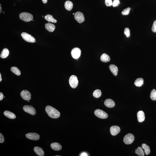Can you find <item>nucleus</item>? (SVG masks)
<instances>
[{
    "label": "nucleus",
    "instance_id": "1",
    "mask_svg": "<svg viewBox=\"0 0 156 156\" xmlns=\"http://www.w3.org/2000/svg\"><path fill=\"white\" fill-rule=\"evenodd\" d=\"M45 111L49 117L53 119H57L60 116V113L54 108L49 106H46Z\"/></svg>",
    "mask_w": 156,
    "mask_h": 156
},
{
    "label": "nucleus",
    "instance_id": "2",
    "mask_svg": "<svg viewBox=\"0 0 156 156\" xmlns=\"http://www.w3.org/2000/svg\"><path fill=\"white\" fill-rule=\"evenodd\" d=\"M19 18L25 22H29L32 20L33 16L32 14L26 12L21 13L19 15Z\"/></svg>",
    "mask_w": 156,
    "mask_h": 156
},
{
    "label": "nucleus",
    "instance_id": "3",
    "mask_svg": "<svg viewBox=\"0 0 156 156\" xmlns=\"http://www.w3.org/2000/svg\"><path fill=\"white\" fill-rule=\"evenodd\" d=\"M69 82L71 87L72 88H76L77 87L78 81L77 77L75 75H72L69 78Z\"/></svg>",
    "mask_w": 156,
    "mask_h": 156
},
{
    "label": "nucleus",
    "instance_id": "4",
    "mask_svg": "<svg viewBox=\"0 0 156 156\" xmlns=\"http://www.w3.org/2000/svg\"><path fill=\"white\" fill-rule=\"evenodd\" d=\"M134 135L131 133H129L125 136L123 138V141L125 144H132L134 142Z\"/></svg>",
    "mask_w": 156,
    "mask_h": 156
},
{
    "label": "nucleus",
    "instance_id": "5",
    "mask_svg": "<svg viewBox=\"0 0 156 156\" xmlns=\"http://www.w3.org/2000/svg\"><path fill=\"white\" fill-rule=\"evenodd\" d=\"M23 39L26 42L33 43L35 42V39L33 37L26 32H23L21 34Z\"/></svg>",
    "mask_w": 156,
    "mask_h": 156
},
{
    "label": "nucleus",
    "instance_id": "6",
    "mask_svg": "<svg viewBox=\"0 0 156 156\" xmlns=\"http://www.w3.org/2000/svg\"><path fill=\"white\" fill-rule=\"evenodd\" d=\"M94 114L96 117L102 119H106L108 117V114L105 112L100 109L95 110Z\"/></svg>",
    "mask_w": 156,
    "mask_h": 156
},
{
    "label": "nucleus",
    "instance_id": "7",
    "mask_svg": "<svg viewBox=\"0 0 156 156\" xmlns=\"http://www.w3.org/2000/svg\"><path fill=\"white\" fill-rule=\"evenodd\" d=\"M23 109L24 111L32 115L36 114V110L32 106L25 105L24 106Z\"/></svg>",
    "mask_w": 156,
    "mask_h": 156
},
{
    "label": "nucleus",
    "instance_id": "8",
    "mask_svg": "<svg viewBox=\"0 0 156 156\" xmlns=\"http://www.w3.org/2000/svg\"><path fill=\"white\" fill-rule=\"evenodd\" d=\"M81 54V51L80 49L78 48H75L72 49L71 54L72 57L73 59H77L80 57Z\"/></svg>",
    "mask_w": 156,
    "mask_h": 156
},
{
    "label": "nucleus",
    "instance_id": "9",
    "mask_svg": "<svg viewBox=\"0 0 156 156\" xmlns=\"http://www.w3.org/2000/svg\"><path fill=\"white\" fill-rule=\"evenodd\" d=\"M75 19L79 23H81L84 22L85 18L84 14L80 12H77L75 14Z\"/></svg>",
    "mask_w": 156,
    "mask_h": 156
},
{
    "label": "nucleus",
    "instance_id": "10",
    "mask_svg": "<svg viewBox=\"0 0 156 156\" xmlns=\"http://www.w3.org/2000/svg\"><path fill=\"white\" fill-rule=\"evenodd\" d=\"M20 95L22 98L24 100L28 101L31 100V94L27 90H22L21 92Z\"/></svg>",
    "mask_w": 156,
    "mask_h": 156
},
{
    "label": "nucleus",
    "instance_id": "11",
    "mask_svg": "<svg viewBox=\"0 0 156 156\" xmlns=\"http://www.w3.org/2000/svg\"><path fill=\"white\" fill-rule=\"evenodd\" d=\"M26 138L30 140H37L40 138V135L36 133H29L25 134Z\"/></svg>",
    "mask_w": 156,
    "mask_h": 156
},
{
    "label": "nucleus",
    "instance_id": "12",
    "mask_svg": "<svg viewBox=\"0 0 156 156\" xmlns=\"http://www.w3.org/2000/svg\"><path fill=\"white\" fill-rule=\"evenodd\" d=\"M110 133L112 135L115 136L119 134L120 132V128L118 126H112L110 128Z\"/></svg>",
    "mask_w": 156,
    "mask_h": 156
},
{
    "label": "nucleus",
    "instance_id": "13",
    "mask_svg": "<svg viewBox=\"0 0 156 156\" xmlns=\"http://www.w3.org/2000/svg\"><path fill=\"white\" fill-rule=\"evenodd\" d=\"M137 117L138 121L140 123L142 122L145 119V115L144 112L140 110L137 113Z\"/></svg>",
    "mask_w": 156,
    "mask_h": 156
},
{
    "label": "nucleus",
    "instance_id": "14",
    "mask_svg": "<svg viewBox=\"0 0 156 156\" xmlns=\"http://www.w3.org/2000/svg\"><path fill=\"white\" fill-rule=\"evenodd\" d=\"M105 105L109 108H112L115 105V103L114 101L111 99H106L104 102Z\"/></svg>",
    "mask_w": 156,
    "mask_h": 156
},
{
    "label": "nucleus",
    "instance_id": "15",
    "mask_svg": "<svg viewBox=\"0 0 156 156\" xmlns=\"http://www.w3.org/2000/svg\"><path fill=\"white\" fill-rule=\"evenodd\" d=\"M51 147L52 149L55 151H58L61 150L62 146L57 143H53L51 144Z\"/></svg>",
    "mask_w": 156,
    "mask_h": 156
},
{
    "label": "nucleus",
    "instance_id": "16",
    "mask_svg": "<svg viewBox=\"0 0 156 156\" xmlns=\"http://www.w3.org/2000/svg\"><path fill=\"white\" fill-rule=\"evenodd\" d=\"M34 151L38 156H43L44 152L42 148L39 147H35L34 148Z\"/></svg>",
    "mask_w": 156,
    "mask_h": 156
},
{
    "label": "nucleus",
    "instance_id": "17",
    "mask_svg": "<svg viewBox=\"0 0 156 156\" xmlns=\"http://www.w3.org/2000/svg\"><path fill=\"white\" fill-rule=\"evenodd\" d=\"M109 68L113 74L114 76H117L118 71V68L117 66L115 65L112 64L110 65Z\"/></svg>",
    "mask_w": 156,
    "mask_h": 156
},
{
    "label": "nucleus",
    "instance_id": "18",
    "mask_svg": "<svg viewBox=\"0 0 156 156\" xmlns=\"http://www.w3.org/2000/svg\"><path fill=\"white\" fill-rule=\"evenodd\" d=\"M45 28L49 32H53L55 29V25L53 24L47 23L45 24Z\"/></svg>",
    "mask_w": 156,
    "mask_h": 156
},
{
    "label": "nucleus",
    "instance_id": "19",
    "mask_svg": "<svg viewBox=\"0 0 156 156\" xmlns=\"http://www.w3.org/2000/svg\"><path fill=\"white\" fill-rule=\"evenodd\" d=\"M4 114L8 118L11 119H14L16 118V116L13 113L8 110H6L4 113Z\"/></svg>",
    "mask_w": 156,
    "mask_h": 156
},
{
    "label": "nucleus",
    "instance_id": "20",
    "mask_svg": "<svg viewBox=\"0 0 156 156\" xmlns=\"http://www.w3.org/2000/svg\"><path fill=\"white\" fill-rule=\"evenodd\" d=\"M100 60L103 62H107L110 60V59L108 55L106 54H103L100 57Z\"/></svg>",
    "mask_w": 156,
    "mask_h": 156
},
{
    "label": "nucleus",
    "instance_id": "21",
    "mask_svg": "<svg viewBox=\"0 0 156 156\" xmlns=\"http://www.w3.org/2000/svg\"><path fill=\"white\" fill-rule=\"evenodd\" d=\"M73 6V4L72 2L69 1H66L65 4V8L67 11L71 10Z\"/></svg>",
    "mask_w": 156,
    "mask_h": 156
},
{
    "label": "nucleus",
    "instance_id": "22",
    "mask_svg": "<svg viewBox=\"0 0 156 156\" xmlns=\"http://www.w3.org/2000/svg\"><path fill=\"white\" fill-rule=\"evenodd\" d=\"M9 52L8 49L5 48L3 49L2 51L1 52L0 54V57L2 59H5L9 55Z\"/></svg>",
    "mask_w": 156,
    "mask_h": 156
},
{
    "label": "nucleus",
    "instance_id": "23",
    "mask_svg": "<svg viewBox=\"0 0 156 156\" xmlns=\"http://www.w3.org/2000/svg\"><path fill=\"white\" fill-rule=\"evenodd\" d=\"M144 80L142 78H138L134 82V84L137 87H140L144 84Z\"/></svg>",
    "mask_w": 156,
    "mask_h": 156
},
{
    "label": "nucleus",
    "instance_id": "24",
    "mask_svg": "<svg viewBox=\"0 0 156 156\" xmlns=\"http://www.w3.org/2000/svg\"><path fill=\"white\" fill-rule=\"evenodd\" d=\"M45 19L47 21L49 22L53 23H56L57 22V21L54 19L52 15H47L45 17Z\"/></svg>",
    "mask_w": 156,
    "mask_h": 156
},
{
    "label": "nucleus",
    "instance_id": "25",
    "mask_svg": "<svg viewBox=\"0 0 156 156\" xmlns=\"http://www.w3.org/2000/svg\"><path fill=\"white\" fill-rule=\"evenodd\" d=\"M143 149L144 150V153L146 155L150 154V147L145 144H143L142 145Z\"/></svg>",
    "mask_w": 156,
    "mask_h": 156
},
{
    "label": "nucleus",
    "instance_id": "26",
    "mask_svg": "<svg viewBox=\"0 0 156 156\" xmlns=\"http://www.w3.org/2000/svg\"><path fill=\"white\" fill-rule=\"evenodd\" d=\"M11 71L13 73L16 75H17L18 76H19L21 74V72L20 70L17 67H15V66H13V67H11Z\"/></svg>",
    "mask_w": 156,
    "mask_h": 156
},
{
    "label": "nucleus",
    "instance_id": "27",
    "mask_svg": "<svg viewBox=\"0 0 156 156\" xmlns=\"http://www.w3.org/2000/svg\"><path fill=\"white\" fill-rule=\"evenodd\" d=\"M135 152L136 154L139 156H144V150L141 147H138L137 149L135 150Z\"/></svg>",
    "mask_w": 156,
    "mask_h": 156
},
{
    "label": "nucleus",
    "instance_id": "28",
    "mask_svg": "<svg viewBox=\"0 0 156 156\" xmlns=\"http://www.w3.org/2000/svg\"><path fill=\"white\" fill-rule=\"evenodd\" d=\"M102 92L101 90L99 89H97L94 91L93 93V97L96 98H98L101 96Z\"/></svg>",
    "mask_w": 156,
    "mask_h": 156
},
{
    "label": "nucleus",
    "instance_id": "29",
    "mask_svg": "<svg viewBox=\"0 0 156 156\" xmlns=\"http://www.w3.org/2000/svg\"><path fill=\"white\" fill-rule=\"evenodd\" d=\"M150 98L153 101L156 100V90L153 89L151 91L150 96Z\"/></svg>",
    "mask_w": 156,
    "mask_h": 156
},
{
    "label": "nucleus",
    "instance_id": "30",
    "mask_svg": "<svg viewBox=\"0 0 156 156\" xmlns=\"http://www.w3.org/2000/svg\"><path fill=\"white\" fill-rule=\"evenodd\" d=\"M130 9H131V8L128 7L123 10L121 12L122 15H128L130 13Z\"/></svg>",
    "mask_w": 156,
    "mask_h": 156
},
{
    "label": "nucleus",
    "instance_id": "31",
    "mask_svg": "<svg viewBox=\"0 0 156 156\" xmlns=\"http://www.w3.org/2000/svg\"><path fill=\"white\" fill-rule=\"evenodd\" d=\"M124 34L127 37H129L130 35V30L128 28H126L124 30Z\"/></svg>",
    "mask_w": 156,
    "mask_h": 156
},
{
    "label": "nucleus",
    "instance_id": "32",
    "mask_svg": "<svg viewBox=\"0 0 156 156\" xmlns=\"http://www.w3.org/2000/svg\"><path fill=\"white\" fill-rule=\"evenodd\" d=\"M105 4L107 6H110L113 5V2L112 0H105Z\"/></svg>",
    "mask_w": 156,
    "mask_h": 156
},
{
    "label": "nucleus",
    "instance_id": "33",
    "mask_svg": "<svg viewBox=\"0 0 156 156\" xmlns=\"http://www.w3.org/2000/svg\"><path fill=\"white\" fill-rule=\"evenodd\" d=\"M120 4V1L119 0H114L113 1V6L115 7L118 6Z\"/></svg>",
    "mask_w": 156,
    "mask_h": 156
},
{
    "label": "nucleus",
    "instance_id": "34",
    "mask_svg": "<svg viewBox=\"0 0 156 156\" xmlns=\"http://www.w3.org/2000/svg\"><path fill=\"white\" fill-rule=\"evenodd\" d=\"M152 31L153 32H156V20L155 21L153 24L152 28H151Z\"/></svg>",
    "mask_w": 156,
    "mask_h": 156
},
{
    "label": "nucleus",
    "instance_id": "35",
    "mask_svg": "<svg viewBox=\"0 0 156 156\" xmlns=\"http://www.w3.org/2000/svg\"><path fill=\"white\" fill-rule=\"evenodd\" d=\"M4 141H5V138L4 136L0 133V143H3Z\"/></svg>",
    "mask_w": 156,
    "mask_h": 156
},
{
    "label": "nucleus",
    "instance_id": "36",
    "mask_svg": "<svg viewBox=\"0 0 156 156\" xmlns=\"http://www.w3.org/2000/svg\"><path fill=\"white\" fill-rule=\"evenodd\" d=\"M4 97L3 94L1 92L0 93V100L1 101L3 100Z\"/></svg>",
    "mask_w": 156,
    "mask_h": 156
},
{
    "label": "nucleus",
    "instance_id": "37",
    "mask_svg": "<svg viewBox=\"0 0 156 156\" xmlns=\"http://www.w3.org/2000/svg\"><path fill=\"white\" fill-rule=\"evenodd\" d=\"M81 156H88V154L87 153L85 152H83L80 155Z\"/></svg>",
    "mask_w": 156,
    "mask_h": 156
},
{
    "label": "nucleus",
    "instance_id": "38",
    "mask_svg": "<svg viewBox=\"0 0 156 156\" xmlns=\"http://www.w3.org/2000/svg\"><path fill=\"white\" fill-rule=\"evenodd\" d=\"M42 1L44 4H46L48 2V0H42Z\"/></svg>",
    "mask_w": 156,
    "mask_h": 156
},
{
    "label": "nucleus",
    "instance_id": "39",
    "mask_svg": "<svg viewBox=\"0 0 156 156\" xmlns=\"http://www.w3.org/2000/svg\"><path fill=\"white\" fill-rule=\"evenodd\" d=\"M2 81V76H1V73H0V82H1Z\"/></svg>",
    "mask_w": 156,
    "mask_h": 156
},
{
    "label": "nucleus",
    "instance_id": "40",
    "mask_svg": "<svg viewBox=\"0 0 156 156\" xmlns=\"http://www.w3.org/2000/svg\"><path fill=\"white\" fill-rule=\"evenodd\" d=\"M2 7H1V6H0V13H1V12H2Z\"/></svg>",
    "mask_w": 156,
    "mask_h": 156
},
{
    "label": "nucleus",
    "instance_id": "41",
    "mask_svg": "<svg viewBox=\"0 0 156 156\" xmlns=\"http://www.w3.org/2000/svg\"><path fill=\"white\" fill-rule=\"evenodd\" d=\"M74 14H75V13H73V15H74Z\"/></svg>",
    "mask_w": 156,
    "mask_h": 156
},
{
    "label": "nucleus",
    "instance_id": "42",
    "mask_svg": "<svg viewBox=\"0 0 156 156\" xmlns=\"http://www.w3.org/2000/svg\"><path fill=\"white\" fill-rule=\"evenodd\" d=\"M29 102V101H28V102Z\"/></svg>",
    "mask_w": 156,
    "mask_h": 156
},
{
    "label": "nucleus",
    "instance_id": "43",
    "mask_svg": "<svg viewBox=\"0 0 156 156\" xmlns=\"http://www.w3.org/2000/svg\"><path fill=\"white\" fill-rule=\"evenodd\" d=\"M4 98H5V96H4Z\"/></svg>",
    "mask_w": 156,
    "mask_h": 156
},
{
    "label": "nucleus",
    "instance_id": "44",
    "mask_svg": "<svg viewBox=\"0 0 156 156\" xmlns=\"http://www.w3.org/2000/svg\"><path fill=\"white\" fill-rule=\"evenodd\" d=\"M4 13H5V12H3Z\"/></svg>",
    "mask_w": 156,
    "mask_h": 156
}]
</instances>
